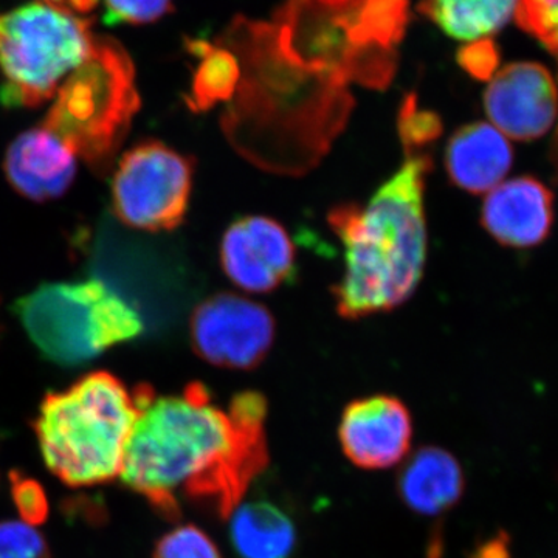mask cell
<instances>
[{"mask_svg":"<svg viewBox=\"0 0 558 558\" xmlns=\"http://www.w3.org/2000/svg\"><path fill=\"white\" fill-rule=\"evenodd\" d=\"M191 53L201 58L194 73L193 86L186 105L194 112H205L219 101L230 100L240 81L236 58L227 50L213 49L204 40L189 43Z\"/></svg>","mask_w":558,"mask_h":558,"instance_id":"ac0fdd59","label":"cell"},{"mask_svg":"<svg viewBox=\"0 0 558 558\" xmlns=\"http://www.w3.org/2000/svg\"><path fill=\"white\" fill-rule=\"evenodd\" d=\"M140 105L130 53L119 40L95 36L89 57L61 84L40 126L95 174L105 175L112 170Z\"/></svg>","mask_w":558,"mask_h":558,"instance_id":"277c9868","label":"cell"},{"mask_svg":"<svg viewBox=\"0 0 558 558\" xmlns=\"http://www.w3.org/2000/svg\"><path fill=\"white\" fill-rule=\"evenodd\" d=\"M11 492H13V501L24 519V523L38 524L46 521L49 515V502L43 487L36 481L25 478L20 473H11Z\"/></svg>","mask_w":558,"mask_h":558,"instance_id":"cb8c5ba5","label":"cell"},{"mask_svg":"<svg viewBox=\"0 0 558 558\" xmlns=\"http://www.w3.org/2000/svg\"><path fill=\"white\" fill-rule=\"evenodd\" d=\"M411 439L410 410L392 396L352 400L341 414V450L359 469L385 470L399 464L411 449Z\"/></svg>","mask_w":558,"mask_h":558,"instance_id":"8fae6325","label":"cell"},{"mask_svg":"<svg viewBox=\"0 0 558 558\" xmlns=\"http://www.w3.org/2000/svg\"><path fill=\"white\" fill-rule=\"evenodd\" d=\"M275 329L266 306L229 292L202 301L190 319L194 352L226 369L258 368L274 347Z\"/></svg>","mask_w":558,"mask_h":558,"instance_id":"ba28073f","label":"cell"},{"mask_svg":"<svg viewBox=\"0 0 558 558\" xmlns=\"http://www.w3.org/2000/svg\"><path fill=\"white\" fill-rule=\"evenodd\" d=\"M40 2L57 3V5H65V0H40Z\"/></svg>","mask_w":558,"mask_h":558,"instance_id":"484cf974","label":"cell"},{"mask_svg":"<svg viewBox=\"0 0 558 558\" xmlns=\"http://www.w3.org/2000/svg\"><path fill=\"white\" fill-rule=\"evenodd\" d=\"M140 414L135 391L106 371L50 392L35 422L40 453L51 473L72 487L116 478Z\"/></svg>","mask_w":558,"mask_h":558,"instance_id":"3957f363","label":"cell"},{"mask_svg":"<svg viewBox=\"0 0 558 558\" xmlns=\"http://www.w3.org/2000/svg\"><path fill=\"white\" fill-rule=\"evenodd\" d=\"M515 17L523 31L558 58V0H519Z\"/></svg>","mask_w":558,"mask_h":558,"instance_id":"ffe728a7","label":"cell"},{"mask_svg":"<svg viewBox=\"0 0 558 558\" xmlns=\"http://www.w3.org/2000/svg\"><path fill=\"white\" fill-rule=\"evenodd\" d=\"M459 64L475 78H490L498 64L497 50H495L494 44L486 39L472 43L459 53Z\"/></svg>","mask_w":558,"mask_h":558,"instance_id":"d4e9b609","label":"cell"},{"mask_svg":"<svg viewBox=\"0 0 558 558\" xmlns=\"http://www.w3.org/2000/svg\"><path fill=\"white\" fill-rule=\"evenodd\" d=\"M0 558H51L46 538L21 521L0 523Z\"/></svg>","mask_w":558,"mask_h":558,"instance_id":"7402d4cb","label":"cell"},{"mask_svg":"<svg viewBox=\"0 0 558 558\" xmlns=\"http://www.w3.org/2000/svg\"><path fill=\"white\" fill-rule=\"evenodd\" d=\"M506 135L488 123H472L451 135L446 153L449 178L459 189L481 194L505 180L512 167Z\"/></svg>","mask_w":558,"mask_h":558,"instance_id":"5bb4252c","label":"cell"},{"mask_svg":"<svg viewBox=\"0 0 558 558\" xmlns=\"http://www.w3.org/2000/svg\"><path fill=\"white\" fill-rule=\"evenodd\" d=\"M194 161L157 140L121 156L112 179V209L132 229L171 231L185 220Z\"/></svg>","mask_w":558,"mask_h":558,"instance_id":"8992f818","label":"cell"},{"mask_svg":"<svg viewBox=\"0 0 558 558\" xmlns=\"http://www.w3.org/2000/svg\"><path fill=\"white\" fill-rule=\"evenodd\" d=\"M154 558H222L218 546L202 529L185 524L157 543Z\"/></svg>","mask_w":558,"mask_h":558,"instance_id":"44dd1931","label":"cell"},{"mask_svg":"<svg viewBox=\"0 0 558 558\" xmlns=\"http://www.w3.org/2000/svg\"><path fill=\"white\" fill-rule=\"evenodd\" d=\"M94 20L65 5L32 2L0 11V101L39 108L89 57Z\"/></svg>","mask_w":558,"mask_h":558,"instance_id":"5b68a950","label":"cell"},{"mask_svg":"<svg viewBox=\"0 0 558 558\" xmlns=\"http://www.w3.org/2000/svg\"><path fill=\"white\" fill-rule=\"evenodd\" d=\"M230 539L240 558H290L296 529L284 510L266 499L245 502L233 510Z\"/></svg>","mask_w":558,"mask_h":558,"instance_id":"2e32d148","label":"cell"},{"mask_svg":"<svg viewBox=\"0 0 558 558\" xmlns=\"http://www.w3.org/2000/svg\"><path fill=\"white\" fill-rule=\"evenodd\" d=\"M110 24H149L172 10V0H105Z\"/></svg>","mask_w":558,"mask_h":558,"instance_id":"603a6c76","label":"cell"},{"mask_svg":"<svg viewBox=\"0 0 558 558\" xmlns=\"http://www.w3.org/2000/svg\"><path fill=\"white\" fill-rule=\"evenodd\" d=\"M57 135L43 126L11 142L3 159L10 185L35 202L60 199L72 185L76 159Z\"/></svg>","mask_w":558,"mask_h":558,"instance_id":"7c38bea8","label":"cell"},{"mask_svg":"<svg viewBox=\"0 0 558 558\" xmlns=\"http://www.w3.org/2000/svg\"><path fill=\"white\" fill-rule=\"evenodd\" d=\"M553 223V196L531 178L501 182L488 191L483 226L501 244L526 248L545 240Z\"/></svg>","mask_w":558,"mask_h":558,"instance_id":"4fadbf2b","label":"cell"},{"mask_svg":"<svg viewBox=\"0 0 558 558\" xmlns=\"http://www.w3.org/2000/svg\"><path fill=\"white\" fill-rule=\"evenodd\" d=\"M517 5L519 0H424L418 9L451 38L478 43L501 31Z\"/></svg>","mask_w":558,"mask_h":558,"instance_id":"e0dca14e","label":"cell"},{"mask_svg":"<svg viewBox=\"0 0 558 558\" xmlns=\"http://www.w3.org/2000/svg\"><path fill=\"white\" fill-rule=\"evenodd\" d=\"M134 391L140 414L121 480L165 519H179V497L229 519L269 464L266 398L242 391L226 411L199 381L179 396H157L149 385Z\"/></svg>","mask_w":558,"mask_h":558,"instance_id":"6da1fadb","label":"cell"},{"mask_svg":"<svg viewBox=\"0 0 558 558\" xmlns=\"http://www.w3.org/2000/svg\"><path fill=\"white\" fill-rule=\"evenodd\" d=\"M295 245L281 223L266 216L234 220L220 242V264L238 288L267 293L295 275Z\"/></svg>","mask_w":558,"mask_h":558,"instance_id":"9c48e42d","label":"cell"},{"mask_svg":"<svg viewBox=\"0 0 558 558\" xmlns=\"http://www.w3.org/2000/svg\"><path fill=\"white\" fill-rule=\"evenodd\" d=\"M484 108L494 126L506 137H542L556 123V81L543 65L515 62L490 81L484 94Z\"/></svg>","mask_w":558,"mask_h":558,"instance_id":"30bf717a","label":"cell"},{"mask_svg":"<svg viewBox=\"0 0 558 558\" xmlns=\"http://www.w3.org/2000/svg\"><path fill=\"white\" fill-rule=\"evenodd\" d=\"M398 131L405 154L425 153L442 134V121L433 110L418 108L416 97L410 94L400 108Z\"/></svg>","mask_w":558,"mask_h":558,"instance_id":"d6986e66","label":"cell"},{"mask_svg":"<svg viewBox=\"0 0 558 558\" xmlns=\"http://www.w3.org/2000/svg\"><path fill=\"white\" fill-rule=\"evenodd\" d=\"M432 168L429 154H407L368 204H343L329 213L344 250V274L332 289L341 317L396 310L417 289L427 260L424 193Z\"/></svg>","mask_w":558,"mask_h":558,"instance_id":"7a4b0ae2","label":"cell"},{"mask_svg":"<svg viewBox=\"0 0 558 558\" xmlns=\"http://www.w3.org/2000/svg\"><path fill=\"white\" fill-rule=\"evenodd\" d=\"M465 476L450 451L422 447L400 469L398 494L403 505L424 517L449 512L464 495Z\"/></svg>","mask_w":558,"mask_h":558,"instance_id":"9a60e30c","label":"cell"},{"mask_svg":"<svg viewBox=\"0 0 558 558\" xmlns=\"http://www.w3.org/2000/svg\"><path fill=\"white\" fill-rule=\"evenodd\" d=\"M108 286L101 279L50 282L13 304L44 357L61 366H80L102 354L95 325V303Z\"/></svg>","mask_w":558,"mask_h":558,"instance_id":"52a82bcc","label":"cell"}]
</instances>
